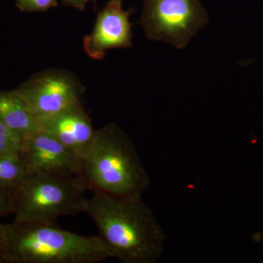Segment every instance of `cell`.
I'll list each match as a JSON object with an SVG mask.
<instances>
[{
	"instance_id": "cell-14",
	"label": "cell",
	"mask_w": 263,
	"mask_h": 263,
	"mask_svg": "<svg viewBox=\"0 0 263 263\" xmlns=\"http://www.w3.org/2000/svg\"><path fill=\"white\" fill-rule=\"evenodd\" d=\"M20 145L0 135V156L18 155Z\"/></svg>"
},
{
	"instance_id": "cell-7",
	"label": "cell",
	"mask_w": 263,
	"mask_h": 263,
	"mask_svg": "<svg viewBox=\"0 0 263 263\" xmlns=\"http://www.w3.org/2000/svg\"><path fill=\"white\" fill-rule=\"evenodd\" d=\"M18 155L27 174L60 171L82 174V160L42 129L23 138Z\"/></svg>"
},
{
	"instance_id": "cell-2",
	"label": "cell",
	"mask_w": 263,
	"mask_h": 263,
	"mask_svg": "<svg viewBox=\"0 0 263 263\" xmlns=\"http://www.w3.org/2000/svg\"><path fill=\"white\" fill-rule=\"evenodd\" d=\"M81 160V175L93 193L137 200L149 186V176L134 143L114 123L97 129L92 144Z\"/></svg>"
},
{
	"instance_id": "cell-10",
	"label": "cell",
	"mask_w": 263,
	"mask_h": 263,
	"mask_svg": "<svg viewBox=\"0 0 263 263\" xmlns=\"http://www.w3.org/2000/svg\"><path fill=\"white\" fill-rule=\"evenodd\" d=\"M0 122L22 138L41 129V123L14 91L0 90Z\"/></svg>"
},
{
	"instance_id": "cell-15",
	"label": "cell",
	"mask_w": 263,
	"mask_h": 263,
	"mask_svg": "<svg viewBox=\"0 0 263 263\" xmlns=\"http://www.w3.org/2000/svg\"><path fill=\"white\" fill-rule=\"evenodd\" d=\"M67 6L79 10H84L89 0H62Z\"/></svg>"
},
{
	"instance_id": "cell-11",
	"label": "cell",
	"mask_w": 263,
	"mask_h": 263,
	"mask_svg": "<svg viewBox=\"0 0 263 263\" xmlns=\"http://www.w3.org/2000/svg\"><path fill=\"white\" fill-rule=\"evenodd\" d=\"M27 175L18 155L0 156V188L13 191Z\"/></svg>"
},
{
	"instance_id": "cell-9",
	"label": "cell",
	"mask_w": 263,
	"mask_h": 263,
	"mask_svg": "<svg viewBox=\"0 0 263 263\" xmlns=\"http://www.w3.org/2000/svg\"><path fill=\"white\" fill-rule=\"evenodd\" d=\"M41 129L54 137L81 159L94 141L97 129L81 103L41 121Z\"/></svg>"
},
{
	"instance_id": "cell-17",
	"label": "cell",
	"mask_w": 263,
	"mask_h": 263,
	"mask_svg": "<svg viewBox=\"0 0 263 263\" xmlns=\"http://www.w3.org/2000/svg\"><path fill=\"white\" fill-rule=\"evenodd\" d=\"M90 2H92V3H96L97 0H89Z\"/></svg>"
},
{
	"instance_id": "cell-6",
	"label": "cell",
	"mask_w": 263,
	"mask_h": 263,
	"mask_svg": "<svg viewBox=\"0 0 263 263\" xmlns=\"http://www.w3.org/2000/svg\"><path fill=\"white\" fill-rule=\"evenodd\" d=\"M13 91L41 122L81 103L84 89L71 72L47 70L29 78Z\"/></svg>"
},
{
	"instance_id": "cell-16",
	"label": "cell",
	"mask_w": 263,
	"mask_h": 263,
	"mask_svg": "<svg viewBox=\"0 0 263 263\" xmlns=\"http://www.w3.org/2000/svg\"><path fill=\"white\" fill-rule=\"evenodd\" d=\"M0 263H6L4 238L2 234L1 228H0Z\"/></svg>"
},
{
	"instance_id": "cell-13",
	"label": "cell",
	"mask_w": 263,
	"mask_h": 263,
	"mask_svg": "<svg viewBox=\"0 0 263 263\" xmlns=\"http://www.w3.org/2000/svg\"><path fill=\"white\" fill-rule=\"evenodd\" d=\"M14 213L13 191L0 188V217Z\"/></svg>"
},
{
	"instance_id": "cell-5",
	"label": "cell",
	"mask_w": 263,
	"mask_h": 263,
	"mask_svg": "<svg viewBox=\"0 0 263 263\" xmlns=\"http://www.w3.org/2000/svg\"><path fill=\"white\" fill-rule=\"evenodd\" d=\"M140 24L146 37L179 49L209 22L200 0H143Z\"/></svg>"
},
{
	"instance_id": "cell-8",
	"label": "cell",
	"mask_w": 263,
	"mask_h": 263,
	"mask_svg": "<svg viewBox=\"0 0 263 263\" xmlns=\"http://www.w3.org/2000/svg\"><path fill=\"white\" fill-rule=\"evenodd\" d=\"M131 13L132 10L123 9V0H109L98 13L92 32L84 38L86 54L101 60L108 50L131 48Z\"/></svg>"
},
{
	"instance_id": "cell-1",
	"label": "cell",
	"mask_w": 263,
	"mask_h": 263,
	"mask_svg": "<svg viewBox=\"0 0 263 263\" xmlns=\"http://www.w3.org/2000/svg\"><path fill=\"white\" fill-rule=\"evenodd\" d=\"M113 258L121 263H155L164 251L166 237L153 211L142 200H121L96 193L85 202Z\"/></svg>"
},
{
	"instance_id": "cell-12",
	"label": "cell",
	"mask_w": 263,
	"mask_h": 263,
	"mask_svg": "<svg viewBox=\"0 0 263 263\" xmlns=\"http://www.w3.org/2000/svg\"><path fill=\"white\" fill-rule=\"evenodd\" d=\"M57 5V0H16L17 8L23 13L44 12Z\"/></svg>"
},
{
	"instance_id": "cell-3",
	"label": "cell",
	"mask_w": 263,
	"mask_h": 263,
	"mask_svg": "<svg viewBox=\"0 0 263 263\" xmlns=\"http://www.w3.org/2000/svg\"><path fill=\"white\" fill-rule=\"evenodd\" d=\"M6 263H96L111 257L98 236H85L55 224L13 221L0 224Z\"/></svg>"
},
{
	"instance_id": "cell-4",
	"label": "cell",
	"mask_w": 263,
	"mask_h": 263,
	"mask_svg": "<svg viewBox=\"0 0 263 263\" xmlns=\"http://www.w3.org/2000/svg\"><path fill=\"white\" fill-rule=\"evenodd\" d=\"M84 176L60 171L27 174L13 191L15 221L55 224L62 216L84 213Z\"/></svg>"
}]
</instances>
